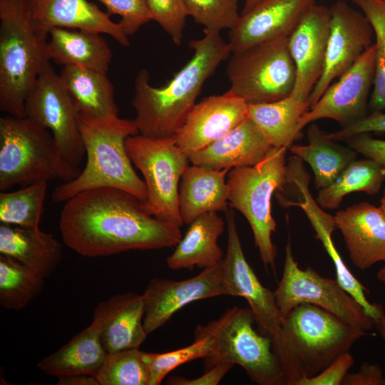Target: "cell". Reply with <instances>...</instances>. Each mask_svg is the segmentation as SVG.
Wrapping results in <instances>:
<instances>
[{"mask_svg": "<svg viewBox=\"0 0 385 385\" xmlns=\"http://www.w3.org/2000/svg\"><path fill=\"white\" fill-rule=\"evenodd\" d=\"M180 227L150 215L130 193L112 188L75 195L59 218L64 244L90 257L173 247L182 237Z\"/></svg>", "mask_w": 385, "mask_h": 385, "instance_id": "6da1fadb", "label": "cell"}, {"mask_svg": "<svg viewBox=\"0 0 385 385\" xmlns=\"http://www.w3.org/2000/svg\"><path fill=\"white\" fill-rule=\"evenodd\" d=\"M189 46L192 58L165 86L150 85L146 69L135 76L131 104L140 134L158 138L174 136L196 104L206 80L232 53L228 42L215 31L204 29V36L191 41Z\"/></svg>", "mask_w": 385, "mask_h": 385, "instance_id": "7a4b0ae2", "label": "cell"}, {"mask_svg": "<svg viewBox=\"0 0 385 385\" xmlns=\"http://www.w3.org/2000/svg\"><path fill=\"white\" fill-rule=\"evenodd\" d=\"M78 121L86 155V165L75 179L61 183L55 188L51 195L53 201L65 202L84 190L112 188L145 202L146 185L134 170L125 148L127 138L139 133L134 120L78 113Z\"/></svg>", "mask_w": 385, "mask_h": 385, "instance_id": "3957f363", "label": "cell"}, {"mask_svg": "<svg viewBox=\"0 0 385 385\" xmlns=\"http://www.w3.org/2000/svg\"><path fill=\"white\" fill-rule=\"evenodd\" d=\"M286 385L323 371L366 332L314 304L294 307L282 319Z\"/></svg>", "mask_w": 385, "mask_h": 385, "instance_id": "277c9868", "label": "cell"}, {"mask_svg": "<svg viewBox=\"0 0 385 385\" xmlns=\"http://www.w3.org/2000/svg\"><path fill=\"white\" fill-rule=\"evenodd\" d=\"M60 152L51 133L28 117L0 118V190L79 175Z\"/></svg>", "mask_w": 385, "mask_h": 385, "instance_id": "5b68a950", "label": "cell"}, {"mask_svg": "<svg viewBox=\"0 0 385 385\" xmlns=\"http://www.w3.org/2000/svg\"><path fill=\"white\" fill-rule=\"evenodd\" d=\"M46 40L34 31L25 0H0V110L24 117L26 98L45 63Z\"/></svg>", "mask_w": 385, "mask_h": 385, "instance_id": "8992f818", "label": "cell"}, {"mask_svg": "<svg viewBox=\"0 0 385 385\" xmlns=\"http://www.w3.org/2000/svg\"><path fill=\"white\" fill-rule=\"evenodd\" d=\"M254 321L250 308L235 306L196 327L195 339L207 338L210 344V354L204 359L205 370L227 362L240 366L259 385H286L272 339L253 328Z\"/></svg>", "mask_w": 385, "mask_h": 385, "instance_id": "52a82bcc", "label": "cell"}, {"mask_svg": "<svg viewBox=\"0 0 385 385\" xmlns=\"http://www.w3.org/2000/svg\"><path fill=\"white\" fill-rule=\"evenodd\" d=\"M287 149L272 147L257 165L232 168L227 174L229 206L240 211L250 224L266 270H274L277 248L272 234L277 223L272 215L271 200L284 180Z\"/></svg>", "mask_w": 385, "mask_h": 385, "instance_id": "ba28073f", "label": "cell"}, {"mask_svg": "<svg viewBox=\"0 0 385 385\" xmlns=\"http://www.w3.org/2000/svg\"><path fill=\"white\" fill-rule=\"evenodd\" d=\"M132 163L140 170L147 188L145 209L153 216L181 227L178 209L179 181L190 160L175 136L150 138L140 133L125 140Z\"/></svg>", "mask_w": 385, "mask_h": 385, "instance_id": "9c48e42d", "label": "cell"}, {"mask_svg": "<svg viewBox=\"0 0 385 385\" xmlns=\"http://www.w3.org/2000/svg\"><path fill=\"white\" fill-rule=\"evenodd\" d=\"M226 71L230 90L247 104L272 102L290 96L296 72L289 36L232 53Z\"/></svg>", "mask_w": 385, "mask_h": 385, "instance_id": "30bf717a", "label": "cell"}, {"mask_svg": "<svg viewBox=\"0 0 385 385\" xmlns=\"http://www.w3.org/2000/svg\"><path fill=\"white\" fill-rule=\"evenodd\" d=\"M274 294L282 319L294 307L311 304L365 332L375 326L374 319L337 279L323 277L311 267L299 268L289 241L285 247L282 278Z\"/></svg>", "mask_w": 385, "mask_h": 385, "instance_id": "8fae6325", "label": "cell"}, {"mask_svg": "<svg viewBox=\"0 0 385 385\" xmlns=\"http://www.w3.org/2000/svg\"><path fill=\"white\" fill-rule=\"evenodd\" d=\"M227 246L222 262V281L226 296L241 297L250 305L255 321L262 334L270 337L282 370L286 351L282 317L274 292L260 282L247 261L238 234L233 210L226 211Z\"/></svg>", "mask_w": 385, "mask_h": 385, "instance_id": "7c38bea8", "label": "cell"}, {"mask_svg": "<svg viewBox=\"0 0 385 385\" xmlns=\"http://www.w3.org/2000/svg\"><path fill=\"white\" fill-rule=\"evenodd\" d=\"M309 176L302 160L294 155L287 163L284 180L277 192L278 202L283 207H300L309 220L317 237L332 260L337 280L364 309L375 321L383 307L371 303L366 297L369 289L351 272L344 264L332 240V233L337 229L334 216L329 214L318 204L309 190Z\"/></svg>", "mask_w": 385, "mask_h": 385, "instance_id": "4fadbf2b", "label": "cell"}, {"mask_svg": "<svg viewBox=\"0 0 385 385\" xmlns=\"http://www.w3.org/2000/svg\"><path fill=\"white\" fill-rule=\"evenodd\" d=\"M25 116L48 130L64 158L79 167L85 153L78 112L51 61L45 63L24 103Z\"/></svg>", "mask_w": 385, "mask_h": 385, "instance_id": "5bb4252c", "label": "cell"}, {"mask_svg": "<svg viewBox=\"0 0 385 385\" xmlns=\"http://www.w3.org/2000/svg\"><path fill=\"white\" fill-rule=\"evenodd\" d=\"M376 68L374 44L338 81L332 83L300 118L297 130L321 119H332L342 127L368 114Z\"/></svg>", "mask_w": 385, "mask_h": 385, "instance_id": "9a60e30c", "label": "cell"}, {"mask_svg": "<svg viewBox=\"0 0 385 385\" xmlns=\"http://www.w3.org/2000/svg\"><path fill=\"white\" fill-rule=\"evenodd\" d=\"M329 10L330 30L325 66L309 96L310 107L374 42L372 27L361 11L354 9L344 0L335 2Z\"/></svg>", "mask_w": 385, "mask_h": 385, "instance_id": "2e32d148", "label": "cell"}, {"mask_svg": "<svg viewBox=\"0 0 385 385\" xmlns=\"http://www.w3.org/2000/svg\"><path fill=\"white\" fill-rule=\"evenodd\" d=\"M222 262L184 280L151 279L142 294L143 326L147 334L164 325L175 313L190 303L225 295Z\"/></svg>", "mask_w": 385, "mask_h": 385, "instance_id": "e0dca14e", "label": "cell"}, {"mask_svg": "<svg viewBox=\"0 0 385 385\" xmlns=\"http://www.w3.org/2000/svg\"><path fill=\"white\" fill-rule=\"evenodd\" d=\"M329 8L314 4L289 36V49L295 66L291 96L304 101L322 76L330 30Z\"/></svg>", "mask_w": 385, "mask_h": 385, "instance_id": "ac0fdd59", "label": "cell"}, {"mask_svg": "<svg viewBox=\"0 0 385 385\" xmlns=\"http://www.w3.org/2000/svg\"><path fill=\"white\" fill-rule=\"evenodd\" d=\"M247 103L230 90L196 103L174 135L188 155L223 137L247 118Z\"/></svg>", "mask_w": 385, "mask_h": 385, "instance_id": "d6986e66", "label": "cell"}, {"mask_svg": "<svg viewBox=\"0 0 385 385\" xmlns=\"http://www.w3.org/2000/svg\"><path fill=\"white\" fill-rule=\"evenodd\" d=\"M316 0H264L250 11L240 14L230 29L231 52L243 51L252 46L289 36Z\"/></svg>", "mask_w": 385, "mask_h": 385, "instance_id": "ffe728a7", "label": "cell"}, {"mask_svg": "<svg viewBox=\"0 0 385 385\" xmlns=\"http://www.w3.org/2000/svg\"><path fill=\"white\" fill-rule=\"evenodd\" d=\"M31 26L36 34L46 40L56 27L86 30L107 34L123 46L130 41L119 23L88 0H25Z\"/></svg>", "mask_w": 385, "mask_h": 385, "instance_id": "44dd1931", "label": "cell"}, {"mask_svg": "<svg viewBox=\"0 0 385 385\" xmlns=\"http://www.w3.org/2000/svg\"><path fill=\"white\" fill-rule=\"evenodd\" d=\"M334 218L356 267L385 262V215L380 207L362 202L338 210Z\"/></svg>", "mask_w": 385, "mask_h": 385, "instance_id": "7402d4cb", "label": "cell"}, {"mask_svg": "<svg viewBox=\"0 0 385 385\" xmlns=\"http://www.w3.org/2000/svg\"><path fill=\"white\" fill-rule=\"evenodd\" d=\"M142 294L125 292L100 302L93 312V323L108 353L138 349L148 335L143 326Z\"/></svg>", "mask_w": 385, "mask_h": 385, "instance_id": "603a6c76", "label": "cell"}, {"mask_svg": "<svg viewBox=\"0 0 385 385\" xmlns=\"http://www.w3.org/2000/svg\"><path fill=\"white\" fill-rule=\"evenodd\" d=\"M272 147L255 123L247 118L223 137L188 158L193 165L230 170L257 165Z\"/></svg>", "mask_w": 385, "mask_h": 385, "instance_id": "cb8c5ba5", "label": "cell"}, {"mask_svg": "<svg viewBox=\"0 0 385 385\" xmlns=\"http://www.w3.org/2000/svg\"><path fill=\"white\" fill-rule=\"evenodd\" d=\"M229 171L193 164L187 167L178 190V209L183 223L190 225L205 212L228 209L226 177Z\"/></svg>", "mask_w": 385, "mask_h": 385, "instance_id": "d4e9b609", "label": "cell"}, {"mask_svg": "<svg viewBox=\"0 0 385 385\" xmlns=\"http://www.w3.org/2000/svg\"><path fill=\"white\" fill-rule=\"evenodd\" d=\"M62 245L51 233L39 227H23L1 223L0 253L25 265L44 277L60 265Z\"/></svg>", "mask_w": 385, "mask_h": 385, "instance_id": "484cf974", "label": "cell"}, {"mask_svg": "<svg viewBox=\"0 0 385 385\" xmlns=\"http://www.w3.org/2000/svg\"><path fill=\"white\" fill-rule=\"evenodd\" d=\"M225 222L217 212L203 213L190 224L185 235L167 257L168 267L174 270H192L195 267L207 268L220 264L224 254L217 244Z\"/></svg>", "mask_w": 385, "mask_h": 385, "instance_id": "4316f807", "label": "cell"}, {"mask_svg": "<svg viewBox=\"0 0 385 385\" xmlns=\"http://www.w3.org/2000/svg\"><path fill=\"white\" fill-rule=\"evenodd\" d=\"M46 41L48 57L63 66H80L107 73L112 51L101 34L86 30L53 28Z\"/></svg>", "mask_w": 385, "mask_h": 385, "instance_id": "83f0119b", "label": "cell"}, {"mask_svg": "<svg viewBox=\"0 0 385 385\" xmlns=\"http://www.w3.org/2000/svg\"><path fill=\"white\" fill-rule=\"evenodd\" d=\"M108 355L92 322L57 351L38 361L46 375L57 378L75 374L96 376Z\"/></svg>", "mask_w": 385, "mask_h": 385, "instance_id": "f1b7e54d", "label": "cell"}, {"mask_svg": "<svg viewBox=\"0 0 385 385\" xmlns=\"http://www.w3.org/2000/svg\"><path fill=\"white\" fill-rule=\"evenodd\" d=\"M58 75L78 113L93 117L118 115L114 88L106 73L68 66Z\"/></svg>", "mask_w": 385, "mask_h": 385, "instance_id": "f546056e", "label": "cell"}, {"mask_svg": "<svg viewBox=\"0 0 385 385\" xmlns=\"http://www.w3.org/2000/svg\"><path fill=\"white\" fill-rule=\"evenodd\" d=\"M309 108V101L290 95L276 101L248 104L247 118L271 146L289 148L293 142L301 137L298 124Z\"/></svg>", "mask_w": 385, "mask_h": 385, "instance_id": "4dcf8cb0", "label": "cell"}, {"mask_svg": "<svg viewBox=\"0 0 385 385\" xmlns=\"http://www.w3.org/2000/svg\"><path fill=\"white\" fill-rule=\"evenodd\" d=\"M308 143L292 145L291 153L307 163L319 190L329 185L342 171L356 158V152L327 137L319 125L312 123L307 130Z\"/></svg>", "mask_w": 385, "mask_h": 385, "instance_id": "1f68e13d", "label": "cell"}, {"mask_svg": "<svg viewBox=\"0 0 385 385\" xmlns=\"http://www.w3.org/2000/svg\"><path fill=\"white\" fill-rule=\"evenodd\" d=\"M384 180L385 168L376 161L368 158L355 159L329 185L319 190L316 200L323 209L335 210L349 193L378 194Z\"/></svg>", "mask_w": 385, "mask_h": 385, "instance_id": "d6a6232c", "label": "cell"}, {"mask_svg": "<svg viewBox=\"0 0 385 385\" xmlns=\"http://www.w3.org/2000/svg\"><path fill=\"white\" fill-rule=\"evenodd\" d=\"M40 273L19 261L0 255V304L20 311L43 291L45 281Z\"/></svg>", "mask_w": 385, "mask_h": 385, "instance_id": "836d02e7", "label": "cell"}, {"mask_svg": "<svg viewBox=\"0 0 385 385\" xmlns=\"http://www.w3.org/2000/svg\"><path fill=\"white\" fill-rule=\"evenodd\" d=\"M47 182L35 183L0 193V222L23 227H38L43 212Z\"/></svg>", "mask_w": 385, "mask_h": 385, "instance_id": "e575fe53", "label": "cell"}, {"mask_svg": "<svg viewBox=\"0 0 385 385\" xmlns=\"http://www.w3.org/2000/svg\"><path fill=\"white\" fill-rule=\"evenodd\" d=\"M369 20L374 35L376 68L369 109L385 110V0H352Z\"/></svg>", "mask_w": 385, "mask_h": 385, "instance_id": "d590c367", "label": "cell"}, {"mask_svg": "<svg viewBox=\"0 0 385 385\" xmlns=\"http://www.w3.org/2000/svg\"><path fill=\"white\" fill-rule=\"evenodd\" d=\"M96 377L100 385H150L148 369L139 348L108 353Z\"/></svg>", "mask_w": 385, "mask_h": 385, "instance_id": "8d00e7d4", "label": "cell"}, {"mask_svg": "<svg viewBox=\"0 0 385 385\" xmlns=\"http://www.w3.org/2000/svg\"><path fill=\"white\" fill-rule=\"evenodd\" d=\"M210 352L207 338L195 339L185 347L165 353L143 351V359L150 374V385H159L165 376L178 366L197 359H205Z\"/></svg>", "mask_w": 385, "mask_h": 385, "instance_id": "74e56055", "label": "cell"}, {"mask_svg": "<svg viewBox=\"0 0 385 385\" xmlns=\"http://www.w3.org/2000/svg\"><path fill=\"white\" fill-rule=\"evenodd\" d=\"M189 16L205 29L220 32L232 29L240 14L237 0H184Z\"/></svg>", "mask_w": 385, "mask_h": 385, "instance_id": "f35d334b", "label": "cell"}, {"mask_svg": "<svg viewBox=\"0 0 385 385\" xmlns=\"http://www.w3.org/2000/svg\"><path fill=\"white\" fill-rule=\"evenodd\" d=\"M151 19L170 35L173 43L180 45L188 14L184 0H145Z\"/></svg>", "mask_w": 385, "mask_h": 385, "instance_id": "ab89813d", "label": "cell"}, {"mask_svg": "<svg viewBox=\"0 0 385 385\" xmlns=\"http://www.w3.org/2000/svg\"><path fill=\"white\" fill-rule=\"evenodd\" d=\"M107 9V14L118 15V22L127 36L136 33L144 24L152 21L145 0H98Z\"/></svg>", "mask_w": 385, "mask_h": 385, "instance_id": "60d3db41", "label": "cell"}, {"mask_svg": "<svg viewBox=\"0 0 385 385\" xmlns=\"http://www.w3.org/2000/svg\"><path fill=\"white\" fill-rule=\"evenodd\" d=\"M384 132H385V113L373 111L349 125L327 133V135L336 141H346L359 134Z\"/></svg>", "mask_w": 385, "mask_h": 385, "instance_id": "b9f144b4", "label": "cell"}, {"mask_svg": "<svg viewBox=\"0 0 385 385\" xmlns=\"http://www.w3.org/2000/svg\"><path fill=\"white\" fill-rule=\"evenodd\" d=\"M354 364L353 356L346 352L318 374L301 379L295 385H341L345 375Z\"/></svg>", "mask_w": 385, "mask_h": 385, "instance_id": "7bdbcfd3", "label": "cell"}, {"mask_svg": "<svg viewBox=\"0 0 385 385\" xmlns=\"http://www.w3.org/2000/svg\"><path fill=\"white\" fill-rule=\"evenodd\" d=\"M356 153L376 161L385 168V140L373 138L369 133L354 135L346 140Z\"/></svg>", "mask_w": 385, "mask_h": 385, "instance_id": "ee69618b", "label": "cell"}, {"mask_svg": "<svg viewBox=\"0 0 385 385\" xmlns=\"http://www.w3.org/2000/svg\"><path fill=\"white\" fill-rule=\"evenodd\" d=\"M234 366L231 363H220L205 370V373L197 378L190 379L183 376H172L168 379L166 384L170 385H217Z\"/></svg>", "mask_w": 385, "mask_h": 385, "instance_id": "f6af8a7d", "label": "cell"}, {"mask_svg": "<svg viewBox=\"0 0 385 385\" xmlns=\"http://www.w3.org/2000/svg\"><path fill=\"white\" fill-rule=\"evenodd\" d=\"M385 372L378 364L364 363L355 373H347L342 385H384Z\"/></svg>", "mask_w": 385, "mask_h": 385, "instance_id": "bcb514c9", "label": "cell"}, {"mask_svg": "<svg viewBox=\"0 0 385 385\" xmlns=\"http://www.w3.org/2000/svg\"><path fill=\"white\" fill-rule=\"evenodd\" d=\"M57 385H100L96 376L75 374L58 378Z\"/></svg>", "mask_w": 385, "mask_h": 385, "instance_id": "7dc6e473", "label": "cell"}, {"mask_svg": "<svg viewBox=\"0 0 385 385\" xmlns=\"http://www.w3.org/2000/svg\"><path fill=\"white\" fill-rule=\"evenodd\" d=\"M375 328L380 337L385 341V311L381 309L378 318L374 321Z\"/></svg>", "mask_w": 385, "mask_h": 385, "instance_id": "c3c4849f", "label": "cell"}, {"mask_svg": "<svg viewBox=\"0 0 385 385\" xmlns=\"http://www.w3.org/2000/svg\"><path fill=\"white\" fill-rule=\"evenodd\" d=\"M264 0H245V3L241 14H244L250 11L255 6H257L258 4L261 3Z\"/></svg>", "mask_w": 385, "mask_h": 385, "instance_id": "681fc988", "label": "cell"}, {"mask_svg": "<svg viewBox=\"0 0 385 385\" xmlns=\"http://www.w3.org/2000/svg\"><path fill=\"white\" fill-rule=\"evenodd\" d=\"M377 279L385 284V264L376 273Z\"/></svg>", "mask_w": 385, "mask_h": 385, "instance_id": "f907efd6", "label": "cell"}, {"mask_svg": "<svg viewBox=\"0 0 385 385\" xmlns=\"http://www.w3.org/2000/svg\"><path fill=\"white\" fill-rule=\"evenodd\" d=\"M383 211L384 215H385V188L384 190L383 195L380 200V206H379Z\"/></svg>", "mask_w": 385, "mask_h": 385, "instance_id": "816d5d0a", "label": "cell"}, {"mask_svg": "<svg viewBox=\"0 0 385 385\" xmlns=\"http://www.w3.org/2000/svg\"><path fill=\"white\" fill-rule=\"evenodd\" d=\"M384 385H385V375H384Z\"/></svg>", "mask_w": 385, "mask_h": 385, "instance_id": "f5cc1de1", "label": "cell"}]
</instances>
